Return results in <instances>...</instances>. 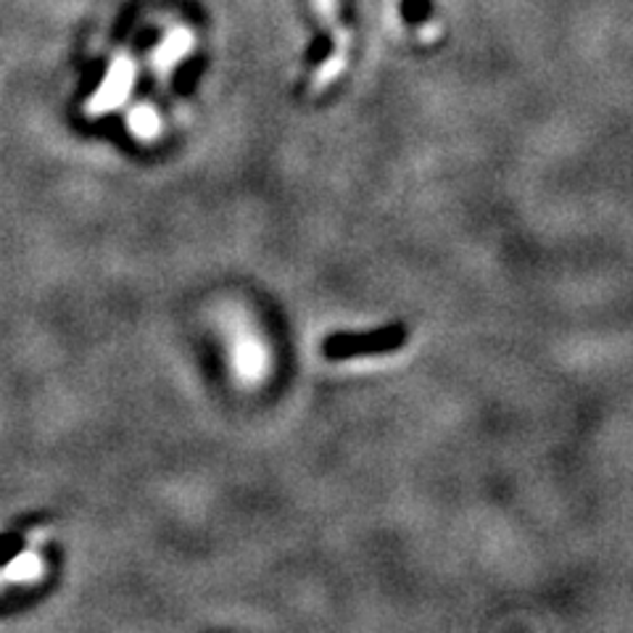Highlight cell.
Here are the masks:
<instances>
[{
	"instance_id": "cell-1",
	"label": "cell",
	"mask_w": 633,
	"mask_h": 633,
	"mask_svg": "<svg viewBox=\"0 0 633 633\" xmlns=\"http://www.w3.org/2000/svg\"><path fill=\"white\" fill-rule=\"evenodd\" d=\"M312 9H315L317 22L330 32L332 40V53L325 58V64L319 66L317 75L312 77V90H325L336 77L343 75L346 64H349V51H351V32L346 30L341 22V0H312Z\"/></svg>"
},
{
	"instance_id": "cell-2",
	"label": "cell",
	"mask_w": 633,
	"mask_h": 633,
	"mask_svg": "<svg viewBox=\"0 0 633 633\" xmlns=\"http://www.w3.org/2000/svg\"><path fill=\"white\" fill-rule=\"evenodd\" d=\"M404 328L393 325L372 336H336L325 343V354L332 359H346L357 354H378V351H393L404 343Z\"/></svg>"
},
{
	"instance_id": "cell-3",
	"label": "cell",
	"mask_w": 633,
	"mask_h": 633,
	"mask_svg": "<svg viewBox=\"0 0 633 633\" xmlns=\"http://www.w3.org/2000/svg\"><path fill=\"white\" fill-rule=\"evenodd\" d=\"M232 370L243 383H259L270 372V351L257 332L249 328L236 330V346H232Z\"/></svg>"
},
{
	"instance_id": "cell-4",
	"label": "cell",
	"mask_w": 633,
	"mask_h": 633,
	"mask_svg": "<svg viewBox=\"0 0 633 633\" xmlns=\"http://www.w3.org/2000/svg\"><path fill=\"white\" fill-rule=\"evenodd\" d=\"M3 576L13 583H32L43 576V563H40L35 552H19V555L6 565Z\"/></svg>"
}]
</instances>
